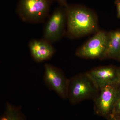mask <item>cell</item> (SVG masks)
<instances>
[{
  "mask_svg": "<svg viewBox=\"0 0 120 120\" xmlns=\"http://www.w3.org/2000/svg\"><path fill=\"white\" fill-rule=\"evenodd\" d=\"M67 17L65 35L71 39L78 38L98 30L97 16L90 9L78 5L65 7Z\"/></svg>",
  "mask_w": 120,
  "mask_h": 120,
  "instance_id": "cell-1",
  "label": "cell"
},
{
  "mask_svg": "<svg viewBox=\"0 0 120 120\" xmlns=\"http://www.w3.org/2000/svg\"><path fill=\"white\" fill-rule=\"evenodd\" d=\"M99 91L87 72L80 73L68 79L67 99L73 105L87 99L94 101Z\"/></svg>",
  "mask_w": 120,
  "mask_h": 120,
  "instance_id": "cell-2",
  "label": "cell"
},
{
  "mask_svg": "<svg viewBox=\"0 0 120 120\" xmlns=\"http://www.w3.org/2000/svg\"><path fill=\"white\" fill-rule=\"evenodd\" d=\"M51 0H19L16 12L23 22H42L49 17Z\"/></svg>",
  "mask_w": 120,
  "mask_h": 120,
  "instance_id": "cell-3",
  "label": "cell"
},
{
  "mask_svg": "<svg viewBox=\"0 0 120 120\" xmlns=\"http://www.w3.org/2000/svg\"><path fill=\"white\" fill-rule=\"evenodd\" d=\"M120 97V82L108 85L101 89L94 100L95 114L107 119L112 113Z\"/></svg>",
  "mask_w": 120,
  "mask_h": 120,
  "instance_id": "cell-4",
  "label": "cell"
},
{
  "mask_svg": "<svg viewBox=\"0 0 120 120\" xmlns=\"http://www.w3.org/2000/svg\"><path fill=\"white\" fill-rule=\"evenodd\" d=\"M66 23L65 7L60 5L49 16L43 29L42 38L52 44L58 41L65 35Z\"/></svg>",
  "mask_w": 120,
  "mask_h": 120,
  "instance_id": "cell-5",
  "label": "cell"
},
{
  "mask_svg": "<svg viewBox=\"0 0 120 120\" xmlns=\"http://www.w3.org/2000/svg\"><path fill=\"white\" fill-rule=\"evenodd\" d=\"M108 32L98 31L86 42L77 49L75 54L80 58L102 59L108 40Z\"/></svg>",
  "mask_w": 120,
  "mask_h": 120,
  "instance_id": "cell-6",
  "label": "cell"
},
{
  "mask_svg": "<svg viewBox=\"0 0 120 120\" xmlns=\"http://www.w3.org/2000/svg\"><path fill=\"white\" fill-rule=\"evenodd\" d=\"M44 69L43 79L47 87L62 99H67L68 79L60 69L53 65L46 64Z\"/></svg>",
  "mask_w": 120,
  "mask_h": 120,
  "instance_id": "cell-7",
  "label": "cell"
},
{
  "mask_svg": "<svg viewBox=\"0 0 120 120\" xmlns=\"http://www.w3.org/2000/svg\"><path fill=\"white\" fill-rule=\"evenodd\" d=\"M87 72L99 90L108 85L120 82V71L112 66L98 67Z\"/></svg>",
  "mask_w": 120,
  "mask_h": 120,
  "instance_id": "cell-8",
  "label": "cell"
},
{
  "mask_svg": "<svg viewBox=\"0 0 120 120\" xmlns=\"http://www.w3.org/2000/svg\"><path fill=\"white\" fill-rule=\"evenodd\" d=\"M28 46L32 59L38 63L49 60L56 52L52 44L43 38L31 39Z\"/></svg>",
  "mask_w": 120,
  "mask_h": 120,
  "instance_id": "cell-9",
  "label": "cell"
},
{
  "mask_svg": "<svg viewBox=\"0 0 120 120\" xmlns=\"http://www.w3.org/2000/svg\"><path fill=\"white\" fill-rule=\"evenodd\" d=\"M120 57V30L108 32L106 48L102 60Z\"/></svg>",
  "mask_w": 120,
  "mask_h": 120,
  "instance_id": "cell-10",
  "label": "cell"
},
{
  "mask_svg": "<svg viewBox=\"0 0 120 120\" xmlns=\"http://www.w3.org/2000/svg\"><path fill=\"white\" fill-rule=\"evenodd\" d=\"M0 120H27L20 106H16L7 101Z\"/></svg>",
  "mask_w": 120,
  "mask_h": 120,
  "instance_id": "cell-11",
  "label": "cell"
},
{
  "mask_svg": "<svg viewBox=\"0 0 120 120\" xmlns=\"http://www.w3.org/2000/svg\"><path fill=\"white\" fill-rule=\"evenodd\" d=\"M120 114V97L114 106L113 112L112 114Z\"/></svg>",
  "mask_w": 120,
  "mask_h": 120,
  "instance_id": "cell-12",
  "label": "cell"
},
{
  "mask_svg": "<svg viewBox=\"0 0 120 120\" xmlns=\"http://www.w3.org/2000/svg\"><path fill=\"white\" fill-rule=\"evenodd\" d=\"M107 119V120H120V114H112Z\"/></svg>",
  "mask_w": 120,
  "mask_h": 120,
  "instance_id": "cell-13",
  "label": "cell"
},
{
  "mask_svg": "<svg viewBox=\"0 0 120 120\" xmlns=\"http://www.w3.org/2000/svg\"><path fill=\"white\" fill-rule=\"evenodd\" d=\"M115 4L116 7L117 16L119 18H120V0H116Z\"/></svg>",
  "mask_w": 120,
  "mask_h": 120,
  "instance_id": "cell-14",
  "label": "cell"
},
{
  "mask_svg": "<svg viewBox=\"0 0 120 120\" xmlns=\"http://www.w3.org/2000/svg\"><path fill=\"white\" fill-rule=\"evenodd\" d=\"M58 3L61 6L65 7L68 4L67 3V0H57Z\"/></svg>",
  "mask_w": 120,
  "mask_h": 120,
  "instance_id": "cell-15",
  "label": "cell"
}]
</instances>
